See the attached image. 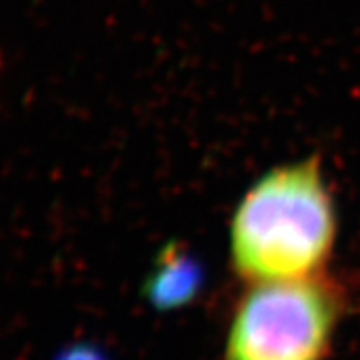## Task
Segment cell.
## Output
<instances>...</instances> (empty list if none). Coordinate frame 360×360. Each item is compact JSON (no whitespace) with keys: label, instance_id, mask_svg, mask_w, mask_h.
<instances>
[{"label":"cell","instance_id":"obj_1","mask_svg":"<svg viewBox=\"0 0 360 360\" xmlns=\"http://www.w3.org/2000/svg\"><path fill=\"white\" fill-rule=\"evenodd\" d=\"M335 231L319 155L278 165L245 192L233 212V267L257 283L309 278L330 254Z\"/></svg>","mask_w":360,"mask_h":360},{"label":"cell","instance_id":"obj_2","mask_svg":"<svg viewBox=\"0 0 360 360\" xmlns=\"http://www.w3.org/2000/svg\"><path fill=\"white\" fill-rule=\"evenodd\" d=\"M335 315L334 295L312 277L257 283L233 317L225 360H321Z\"/></svg>","mask_w":360,"mask_h":360},{"label":"cell","instance_id":"obj_3","mask_svg":"<svg viewBox=\"0 0 360 360\" xmlns=\"http://www.w3.org/2000/svg\"><path fill=\"white\" fill-rule=\"evenodd\" d=\"M202 267L179 244L164 247L146 282L147 300L159 310H172L191 304L199 294Z\"/></svg>","mask_w":360,"mask_h":360},{"label":"cell","instance_id":"obj_4","mask_svg":"<svg viewBox=\"0 0 360 360\" xmlns=\"http://www.w3.org/2000/svg\"><path fill=\"white\" fill-rule=\"evenodd\" d=\"M65 360H98L92 352H85V350H77V352H72L65 357Z\"/></svg>","mask_w":360,"mask_h":360}]
</instances>
